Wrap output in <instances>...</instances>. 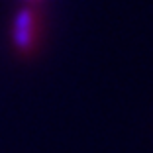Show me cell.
Returning a JSON list of instances; mask_svg holds the SVG:
<instances>
[{
	"label": "cell",
	"mask_w": 153,
	"mask_h": 153,
	"mask_svg": "<svg viewBox=\"0 0 153 153\" xmlns=\"http://www.w3.org/2000/svg\"><path fill=\"white\" fill-rule=\"evenodd\" d=\"M39 12L33 6H22L12 18V45L22 57L36 53L39 43Z\"/></svg>",
	"instance_id": "obj_1"
},
{
	"label": "cell",
	"mask_w": 153,
	"mask_h": 153,
	"mask_svg": "<svg viewBox=\"0 0 153 153\" xmlns=\"http://www.w3.org/2000/svg\"><path fill=\"white\" fill-rule=\"evenodd\" d=\"M27 2H33V0H27Z\"/></svg>",
	"instance_id": "obj_2"
}]
</instances>
